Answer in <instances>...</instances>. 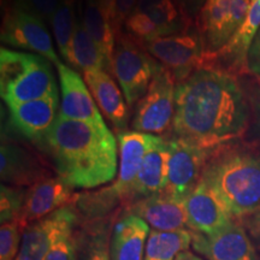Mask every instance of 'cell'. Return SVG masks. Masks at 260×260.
<instances>
[{"label":"cell","instance_id":"1","mask_svg":"<svg viewBox=\"0 0 260 260\" xmlns=\"http://www.w3.org/2000/svg\"><path fill=\"white\" fill-rule=\"evenodd\" d=\"M248 122L247 98L226 71L203 68L177 83L172 122L176 138L217 151L241 138Z\"/></svg>","mask_w":260,"mask_h":260},{"label":"cell","instance_id":"2","mask_svg":"<svg viewBox=\"0 0 260 260\" xmlns=\"http://www.w3.org/2000/svg\"><path fill=\"white\" fill-rule=\"evenodd\" d=\"M40 144L58 177L71 188L90 189L111 182L117 172V142L111 130L58 115Z\"/></svg>","mask_w":260,"mask_h":260},{"label":"cell","instance_id":"3","mask_svg":"<svg viewBox=\"0 0 260 260\" xmlns=\"http://www.w3.org/2000/svg\"><path fill=\"white\" fill-rule=\"evenodd\" d=\"M201 181L214 191L234 219L253 216L260 209V152L224 146L207 161Z\"/></svg>","mask_w":260,"mask_h":260},{"label":"cell","instance_id":"4","mask_svg":"<svg viewBox=\"0 0 260 260\" xmlns=\"http://www.w3.org/2000/svg\"><path fill=\"white\" fill-rule=\"evenodd\" d=\"M51 61L34 53L2 47L0 92L6 105L58 95Z\"/></svg>","mask_w":260,"mask_h":260},{"label":"cell","instance_id":"5","mask_svg":"<svg viewBox=\"0 0 260 260\" xmlns=\"http://www.w3.org/2000/svg\"><path fill=\"white\" fill-rule=\"evenodd\" d=\"M159 67L160 64L130 35L117 34L111 68L129 106L138 104L147 93Z\"/></svg>","mask_w":260,"mask_h":260},{"label":"cell","instance_id":"6","mask_svg":"<svg viewBox=\"0 0 260 260\" xmlns=\"http://www.w3.org/2000/svg\"><path fill=\"white\" fill-rule=\"evenodd\" d=\"M251 4V0H207L195 19L206 54L204 68L239 31Z\"/></svg>","mask_w":260,"mask_h":260},{"label":"cell","instance_id":"7","mask_svg":"<svg viewBox=\"0 0 260 260\" xmlns=\"http://www.w3.org/2000/svg\"><path fill=\"white\" fill-rule=\"evenodd\" d=\"M194 25V24H193ZM168 37L141 42L149 56L171 71L177 83L187 79L195 70L205 67V48L197 27Z\"/></svg>","mask_w":260,"mask_h":260},{"label":"cell","instance_id":"8","mask_svg":"<svg viewBox=\"0 0 260 260\" xmlns=\"http://www.w3.org/2000/svg\"><path fill=\"white\" fill-rule=\"evenodd\" d=\"M177 81L162 65L158 68L147 93L136 104L132 126L135 132L162 134L174 122Z\"/></svg>","mask_w":260,"mask_h":260},{"label":"cell","instance_id":"9","mask_svg":"<svg viewBox=\"0 0 260 260\" xmlns=\"http://www.w3.org/2000/svg\"><path fill=\"white\" fill-rule=\"evenodd\" d=\"M194 22L181 14L175 0H139L124 27L139 44L187 30Z\"/></svg>","mask_w":260,"mask_h":260},{"label":"cell","instance_id":"10","mask_svg":"<svg viewBox=\"0 0 260 260\" xmlns=\"http://www.w3.org/2000/svg\"><path fill=\"white\" fill-rule=\"evenodd\" d=\"M168 142L170 159L168 183L164 191L184 200L201 181L207 161L214 151L176 136L168 140Z\"/></svg>","mask_w":260,"mask_h":260},{"label":"cell","instance_id":"11","mask_svg":"<svg viewBox=\"0 0 260 260\" xmlns=\"http://www.w3.org/2000/svg\"><path fill=\"white\" fill-rule=\"evenodd\" d=\"M2 42L8 46L31 51L56 67L61 64L45 22L15 5L8 10L3 22Z\"/></svg>","mask_w":260,"mask_h":260},{"label":"cell","instance_id":"12","mask_svg":"<svg viewBox=\"0 0 260 260\" xmlns=\"http://www.w3.org/2000/svg\"><path fill=\"white\" fill-rule=\"evenodd\" d=\"M76 220V211L73 205H68L29 224L22 235L16 260H45L58 237L73 232Z\"/></svg>","mask_w":260,"mask_h":260},{"label":"cell","instance_id":"13","mask_svg":"<svg viewBox=\"0 0 260 260\" xmlns=\"http://www.w3.org/2000/svg\"><path fill=\"white\" fill-rule=\"evenodd\" d=\"M184 205L188 229L201 235H213L235 220L222 200L203 181L188 194Z\"/></svg>","mask_w":260,"mask_h":260},{"label":"cell","instance_id":"14","mask_svg":"<svg viewBox=\"0 0 260 260\" xmlns=\"http://www.w3.org/2000/svg\"><path fill=\"white\" fill-rule=\"evenodd\" d=\"M191 245L207 260H259L245 229L235 220L213 235L193 233Z\"/></svg>","mask_w":260,"mask_h":260},{"label":"cell","instance_id":"15","mask_svg":"<svg viewBox=\"0 0 260 260\" xmlns=\"http://www.w3.org/2000/svg\"><path fill=\"white\" fill-rule=\"evenodd\" d=\"M57 69L61 92L59 115L68 119L105 126L106 123L100 115L99 107L94 102L87 83L77 71L63 63L58 65Z\"/></svg>","mask_w":260,"mask_h":260},{"label":"cell","instance_id":"16","mask_svg":"<svg viewBox=\"0 0 260 260\" xmlns=\"http://www.w3.org/2000/svg\"><path fill=\"white\" fill-rule=\"evenodd\" d=\"M129 213L138 216L158 232H176L188 228L184 200L168 191L135 200L130 204Z\"/></svg>","mask_w":260,"mask_h":260},{"label":"cell","instance_id":"17","mask_svg":"<svg viewBox=\"0 0 260 260\" xmlns=\"http://www.w3.org/2000/svg\"><path fill=\"white\" fill-rule=\"evenodd\" d=\"M117 139L119 142V171L116 182L110 188L119 201H132L136 177L155 135L123 130L118 132Z\"/></svg>","mask_w":260,"mask_h":260},{"label":"cell","instance_id":"18","mask_svg":"<svg viewBox=\"0 0 260 260\" xmlns=\"http://www.w3.org/2000/svg\"><path fill=\"white\" fill-rule=\"evenodd\" d=\"M74 188L60 177H46L29 187L25 191L23 209L18 220L27 228L54 211L73 204Z\"/></svg>","mask_w":260,"mask_h":260},{"label":"cell","instance_id":"19","mask_svg":"<svg viewBox=\"0 0 260 260\" xmlns=\"http://www.w3.org/2000/svg\"><path fill=\"white\" fill-rule=\"evenodd\" d=\"M58 95L9 105L10 121L16 130L34 142H40L57 119Z\"/></svg>","mask_w":260,"mask_h":260},{"label":"cell","instance_id":"20","mask_svg":"<svg viewBox=\"0 0 260 260\" xmlns=\"http://www.w3.org/2000/svg\"><path fill=\"white\" fill-rule=\"evenodd\" d=\"M0 177L3 184L31 187L48 177V172L34 154L21 146L6 141L0 147Z\"/></svg>","mask_w":260,"mask_h":260},{"label":"cell","instance_id":"21","mask_svg":"<svg viewBox=\"0 0 260 260\" xmlns=\"http://www.w3.org/2000/svg\"><path fill=\"white\" fill-rule=\"evenodd\" d=\"M83 76L104 116L118 132L125 130L129 119L128 104L115 80L105 70L87 71Z\"/></svg>","mask_w":260,"mask_h":260},{"label":"cell","instance_id":"22","mask_svg":"<svg viewBox=\"0 0 260 260\" xmlns=\"http://www.w3.org/2000/svg\"><path fill=\"white\" fill-rule=\"evenodd\" d=\"M169 159L170 148L168 140L155 136L140 168L133 188L132 200L151 197L165 190L169 175Z\"/></svg>","mask_w":260,"mask_h":260},{"label":"cell","instance_id":"23","mask_svg":"<svg viewBox=\"0 0 260 260\" xmlns=\"http://www.w3.org/2000/svg\"><path fill=\"white\" fill-rule=\"evenodd\" d=\"M260 28V0L252 2L247 17L239 29V31L234 35L229 44L219 51L218 53L207 63V69H212L214 63L223 64L226 70L230 71H247V53L251 46L253 39L256 31Z\"/></svg>","mask_w":260,"mask_h":260},{"label":"cell","instance_id":"24","mask_svg":"<svg viewBox=\"0 0 260 260\" xmlns=\"http://www.w3.org/2000/svg\"><path fill=\"white\" fill-rule=\"evenodd\" d=\"M149 225L135 214L128 213L112 228L111 260H144Z\"/></svg>","mask_w":260,"mask_h":260},{"label":"cell","instance_id":"25","mask_svg":"<svg viewBox=\"0 0 260 260\" xmlns=\"http://www.w3.org/2000/svg\"><path fill=\"white\" fill-rule=\"evenodd\" d=\"M81 22L111 67L116 37L118 32L116 31L112 19L104 9L102 0H84Z\"/></svg>","mask_w":260,"mask_h":260},{"label":"cell","instance_id":"26","mask_svg":"<svg viewBox=\"0 0 260 260\" xmlns=\"http://www.w3.org/2000/svg\"><path fill=\"white\" fill-rule=\"evenodd\" d=\"M67 61L73 64L77 70L82 71L83 74L92 70H105L107 73L112 71L110 64L103 56L102 51L89 37L82 22L79 19H77L73 39H71Z\"/></svg>","mask_w":260,"mask_h":260},{"label":"cell","instance_id":"27","mask_svg":"<svg viewBox=\"0 0 260 260\" xmlns=\"http://www.w3.org/2000/svg\"><path fill=\"white\" fill-rule=\"evenodd\" d=\"M193 242L190 230L158 232L151 229L145 248L144 260H175L181 252L188 251Z\"/></svg>","mask_w":260,"mask_h":260},{"label":"cell","instance_id":"28","mask_svg":"<svg viewBox=\"0 0 260 260\" xmlns=\"http://www.w3.org/2000/svg\"><path fill=\"white\" fill-rule=\"evenodd\" d=\"M74 9L75 0H59L56 14L52 19L54 39H56L60 54L65 58V60H67L68 53H69L71 39H73L75 27L77 23V19L75 18Z\"/></svg>","mask_w":260,"mask_h":260},{"label":"cell","instance_id":"29","mask_svg":"<svg viewBox=\"0 0 260 260\" xmlns=\"http://www.w3.org/2000/svg\"><path fill=\"white\" fill-rule=\"evenodd\" d=\"M111 236L106 224H95L87 229L83 236V246L81 247L82 260H111Z\"/></svg>","mask_w":260,"mask_h":260},{"label":"cell","instance_id":"30","mask_svg":"<svg viewBox=\"0 0 260 260\" xmlns=\"http://www.w3.org/2000/svg\"><path fill=\"white\" fill-rule=\"evenodd\" d=\"M0 219L2 224L16 220L21 216L23 209L25 191L22 187H12L2 184L0 188Z\"/></svg>","mask_w":260,"mask_h":260},{"label":"cell","instance_id":"31","mask_svg":"<svg viewBox=\"0 0 260 260\" xmlns=\"http://www.w3.org/2000/svg\"><path fill=\"white\" fill-rule=\"evenodd\" d=\"M25 228L18 219L2 224L0 228V260H16Z\"/></svg>","mask_w":260,"mask_h":260},{"label":"cell","instance_id":"32","mask_svg":"<svg viewBox=\"0 0 260 260\" xmlns=\"http://www.w3.org/2000/svg\"><path fill=\"white\" fill-rule=\"evenodd\" d=\"M59 0H15V6L52 24Z\"/></svg>","mask_w":260,"mask_h":260},{"label":"cell","instance_id":"33","mask_svg":"<svg viewBox=\"0 0 260 260\" xmlns=\"http://www.w3.org/2000/svg\"><path fill=\"white\" fill-rule=\"evenodd\" d=\"M76 240L73 232L65 233L53 243L45 260H77Z\"/></svg>","mask_w":260,"mask_h":260},{"label":"cell","instance_id":"34","mask_svg":"<svg viewBox=\"0 0 260 260\" xmlns=\"http://www.w3.org/2000/svg\"><path fill=\"white\" fill-rule=\"evenodd\" d=\"M247 71L260 77V28L247 53Z\"/></svg>","mask_w":260,"mask_h":260},{"label":"cell","instance_id":"35","mask_svg":"<svg viewBox=\"0 0 260 260\" xmlns=\"http://www.w3.org/2000/svg\"><path fill=\"white\" fill-rule=\"evenodd\" d=\"M139 0H116L115 2V24L117 31L121 32V25L134 11Z\"/></svg>","mask_w":260,"mask_h":260},{"label":"cell","instance_id":"36","mask_svg":"<svg viewBox=\"0 0 260 260\" xmlns=\"http://www.w3.org/2000/svg\"><path fill=\"white\" fill-rule=\"evenodd\" d=\"M206 2L207 0H175L181 14L191 22H195Z\"/></svg>","mask_w":260,"mask_h":260},{"label":"cell","instance_id":"37","mask_svg":"<svg viewBox=\"0 0 260 260\" xmlns=\"http://www.w3.org/2000/svg\"><path fill=\"white\" fill-rule=\"evenodd\" d=\"M115 2L116 0H102V4L104 6V9H105V11L107 12V15L110 16V18L112 19L113 22V25H115L116 28V24H115ZM117 31V29H116ZM118 32V31H117Z\"/></svg>","mask_w":260,"mask_h":260},{"label":"cell","instance_id":"38","mask_svg":"<svg viewBox=\"0 0 260 260\" xmlns=\"http://www.w3.org/2000/svg\"><path fill=\"white\" fill-rule=\"evenodd\" d=\"M175 260H204V259L200 258L199 255L194 254L193 252L183 251L176 256V259H175Z\"/></svg>","mask_w":260,"mask_h":260},{"label":"cell","instance_id":"39","mask_svg":"<svg viewBox=\"0 0 260 260\" xmlns=\"http://www.w3.org/2000/svg\"><path fill=\"white\" fill-rule=\"evenodd\" d=\"M252 219V232L254 235H258L260 237V209L255 214H253Z\"/></svg>","mask_w":260,"mask_h":260},{"label":"cell","instance_id":"40","mask_svg":"<svg viewBox=\"0 0 260 260\" xmlns=\"http://www.w3.org/2000/svg\"><path fill=\"white\" fill-rule=\"evenodd\" d=\"M258 112H259V119H260V90H259V98H258Z\"/></svg>","mask_w":260,"mask_h":260},{"label":"cell","instance_id":"41","mask_svg":"<svg viewBox=\"0 0 260 260\" xmlns=\"http://www.w3.org/2000/svg\"><path fill=\"white\" fill-rule=\"evenodd\" d=\"M251 2H254V0H251Z\"/></svg>","mask_w":260,"mask_h":260}]
</instances>
